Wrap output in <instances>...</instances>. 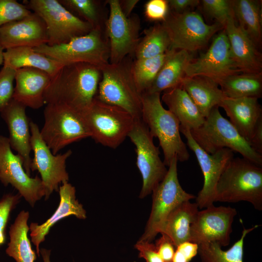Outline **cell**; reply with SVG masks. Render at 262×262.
Segmentation results:
<instances>
[{
    "mask_svg": "<svg viewBox=\"0 0 262 262\" xmlns=\"http://www.w3.org/2000/svg\"><path fill=\"white\" fill-rule=\"evenodd\" d=\"M50 250L44 248L40 249V255L42 256L43 262H50Z\"/></svg>",
    "mask_w": 262,
    "mask_h": 262,
    "instance_id": "c3c4849f",
    "label": "cell"
},
{
    "mask_svg": "<svg viewBox=\"0 0 262 262\" xmlns=\"http://www.w3.org/2000/svg\"><path fill=\"white\" fill-rule=\"evenodd\" d=\"M170 50L157 57L133 61L132 73L137 88L141 94L147 92L152 85Z\"/></svg>",
    "mask_w": 262,
    "mask_h": 262,
    "instance_id": "d590c367",
    "label": "cell"
},
{
    "mask_svg": "<svg viewBox=\"0 0 262 262\" xmlns=\"http://www.w3.org/2000/svg\"><path fill=\"white\" fill-rule=\"evenodd\" d=\"M29 216V212L21 211L10 228L9 242L5 252L16 262H34L36 259V253L28 236Z\"/></svg>",
    "mask_w": 262,
    "mask_h": 262,
    "instance_id": "f546056e",
    "label": "cell"
},
{
    "mask_svg": "<svg viewBox=\"0 0 262 262\" xmlns=\"http://www.w3.org/2000/svg\"><path fill=\"white\" fill-rule=\"evenodd\" d=\"M131 58L128 56L119 63H109L100 68L102 76L95 98L124 109L137 119L142 118V94L133 77Z\"/></svg>",
    "mask_w": 262,
    "mask_h": 262,
    "instance_id": "277c9868",
    "label": "cell"
},
{
    "mask_svg": "<svg viewBox=\"0 0 262 262\" xmlns=\"http://www.w3.org/2000/svg\"><path fill=\"white\" fill-rule=\"evenodd\" d=\"M232 7L237 25L258 48L262 38L260 1L232 0Z\"/></svg>",
    "mask_w": 262,
    "mask_h": 262,
    "instance_id": "4dcf8cb0",
    "label": "cell"
},
{
    "mask_svg": "<svg viewBox=\"0 0 262 262\" xmlns=\"http://www.w3.org/2000/svg\"><path fill=\"white\" fill-rule=\"evenodd\" d=\"M204 12L224 28L228 20L234 16L232 0H200Z\"/></svg>",
    "mask_w": 262,
    "mask_h": 262,
    "instance_id": "8d00e7d4",
    "label": "cell"
},
{
    "mask_svg": "<svg viewBox=\"0 0 262 262\" xmlns=\"http://www.w3.org/2000/svg\"><path fill=\"white\" fill-rule=\"evenodd\" d=\"M101 76L100 68L90 64L65 65L51 78L45 103L66 105L82 113L95 98Z\"/></svg>",
    "mask_w": 262,
    "mask_h": 262,
    "instance_id": "6da1fadb",
    "label": "cell"
},
{
    "mask_svg": "<svg viewBox=\"0 0 262 262\" xmlns=\"http://www.w3.org/2000/svg\"><path fill=\"white\" fill-rule=\"evenodd\" d=\"M0 181L16 189L32 207L45 195L40 178L26 173L22 158L13 152L8 137L3 135H0Z\"/></svg>",
    "mask_w": 262,
    "mask_h": 262,
    "instance_id": "9a60e30c",
    "label": "cell"
},
{
    "mask_svg": "<svg viewBox=\"0 0 262 262\" xmlns=\"http://www.w3.org/2000/svg\"><path fill=\"white\" fill-rule=\"evenodd\" d=\"M21 196L8 193L0 198V248L6 241V228L10 215L19 202Z\"/></svg>",
    "mask_w": 262,
    "mask_h": 262,
    "instance_id": "f35d334b",
    "label": "cell"
},
{
    "mask_svg": "<svg viewBox=\"0 0 262 262\" xmlns=\"http://www.w3.org/2000/svg\"><path fill=\"white\" fill-rule=\"evenodd\" d=\"M256 225L250 228H244L240 238L227 250L215 243L198 245L197 254L200 262H243V248L245 239L249 232L257 228Z\"/></svg>",
    "mask_w": 262,
    "mask_h": 262,
    "instance_id": "836d02e7",
    "label": "cell"
},
{
    "mask_svg": "<svg viewBox=\"0 0 262 262\" xmlns=\"http://www.w3.org/2000/svg\"><path fill=\"white\" fill-rule=\"evenodd\" d=\"M219 106L224 110L230 122L249 143L257 124L262 120V108L258 98L225 97Z\"/></svg>",
    "mask_w": 262,
    "mask_h": 262,
    "instance_id": "cb8c5ba5",
    "label": "cell"
},
{
    "mask_svg": "<svg viewBox=\"0 0 262 262\" xmlns=\"http://www.w3.org/2000/svg\"><path fill=\"white\" fill-rule=\"evenodd\" d=\"M40 135L54 154L67 146L91 137L82 113L63 104H47Z\"/></svg>",
    "mask_w": 262,
    "mask_h": 262,
    "instance_id": "52a82bcc",
    "label": "cell"
},
{
    "mask_svg": "<svg viewBox=\"0 0 262 262\" xmlns=\"http://www.w3.org/2000/svg\"><path fill=\"white\" fill-rule=\"evenodd\" d=\"M23 4L44 21L49 46L66 43L94 29L89 23L72 14L58 0H25Z\"/></svg>",
    "mask_w": 262,
    "mask_h": 262,
    "instance_id": "30bf717a",
    "label": "cell"
},
{
    "mask_svg": "<svg viewBox=\"0 0 262 262\" xmlns=\"http://www.w3.org/2000/svg\"><path fill=\"white\" fill-rule=\"evenodd\" d=\"M168 0H149L144 6L146 17L150 21L163 22L169 12Z\"/></svg>",
    "mask_w": 262,
    "mask_h": 262,
    "instance_id": "60d3db41",
    "label": "cell"
},
{
    "mask_svg": "<svg viewBox=\"0 0 262 262\" xmlns=\"http://www.w3.org/2000/svg\"><path fill=\"white\" fill-rule=\"evenodd\" d=\"M190 131L197 145L209 154L227 148L262 166V155L256 152L230 121L222 115L218 107L211 110L199 127Z\"/></svg>",
    "mask_w": 262,
    "mask_h": 262,
    "instance_id": "5b68a950",
    "label": "cell"
},
{
    "mask_svg": "<svg viewBox=\"0 0 262 262\" xmlns=\"http://www.w3.org/2000/svg\"><path fill=\"white\" fill-rule=\"evenodd\" d=\"M33 49L63 66L85 63L101 68L109 63L110 46L105 30L94 29L65 43L44 44Z\"/></svg>",
    "mask_w": 262,
    "mask_h": 262,
    "instance_id": "8992f818",
    "label": "cell"
},
{
    "mask_svg": "<svg viewBox=\"0 0 262 262\" xmlns=\"http://www.w3.org/2000/svg\"><path fill=\"white\" fill-rule=\"evenodd\" d=\"M144 33L134 54L136 60L157 57L171 49L170 37L162 23L145 29Z\"/></svg>",
    "mask_w": 262,
    "mask_h": 262,
    "instance_id": "d6a6232c",
    "label": "cell"
},
{
    "mask_svg": "<svg viewBox=\"0 0 262 262\" xmlns=\"http://www.w3.org/2000/svg\"><path fill=\"white\" fill-rule=\"evenodd\" d=\"M16 71L5 65L0 70V113L13 99Z\"/></svg>",
    "mask_w": 262,
    "mask_h": 262,
    "instance_id": "ab89813d",
    "label": "cell"
},
{
    "mask_svg": "<svg viewBox=\"0 0 262 262\" xmlns=\"http://www.w3.org/2000/svg\"><path fill=\"white\" fill-rule=\"evenodd\" d=\"M128 137L135 146L136 164L142 178L139 197L151 194L165 177L167 170L160 157L159 147L153 143V137L142 118L135 119Z\"/></svg>",
    "mask_w": 262,
    "mask_h": 262,
    "instance_id": "7c38bea8",
    "label": "cell"
},
{
    "mask_svg": "<svg viewBox=\"0 0 262 262\" xmlns=\"http://www.w3.org/2000/svg\"><path fill=\"white\" fill-rule=\"evenodd\" d=\"M46 24L36 13L5 24L0 29V46L4 49L18 47H37L47 44Z\"/></svg>",
    "mask_w": 262,
    "mask_h": 262,
    "instance_id": "d6986e66",
    "label": "cell"
},
{
    "mask_svg": "<svg viewBox=\"0 0 262 262\" xmlns=\"http://www.w3.org/2000/svg\"><path fill=\"white\" fill-rule=\"evenodd\" d=\"M154 245L158 254L164 262H172L175 246L167 236L162 234Z\"/></svg>",
    "mask_w": 262,
    "mask_h": 262,
    "instance_id": "ee69618b",
    "label": "cell"
},
{
    "mask_svg": "<svg viewBox=\"0 0 262 262\" xmlns=\"http://www.w3.org/2000/svg\"><path fill=\"white\" fill-rule=\"evenodd\" d=\"M216 83L227 98H259L262 97V73L235 74L226 77Z\"/></svg>",
    "mask_w": 262,
    "mask_h": 262,
    "instance_id": "1f68e13d",
    "label": "cell"
},
{
    "mask_svg": "<svg viewBox=\"0 0 262 262\" xmlns=\"http://www.w3.org/2000/svg\"><path fill=\"white\" fill-rule=\"evenodd\" d=\"M237 214L234 208L214 204L198 211L190 227L189 241L198 245L215 243L221 247L228 246Z\"/></svg>",
    "mask_w": 262,
    "mask_h": 262,
    "instance_id": "2e32d148",
    "label": "cell"
},
{
    "mask_svg": "<svg viewBox=\"0 0 262 262\" xmlns=\"http://www.w3.org/2000/svg\"><path fill=\"white\" fill-rule=\"evenodd\" d=\"M58 192L60 202L53 214L42 224L32 222L29 226L31 241L35 246L36 253L38 257L40 256L41 243L45 240L51 228L58 221L70 215H74L80 219L86 218L85 210L76 198L74 186L66 182L59 186Z\"/></svg>",
    "mask_w": 262,
    "mask_h": 262,
    "instance_id": "44dd1931",
    "label": "cell"
},
{
    "mask_svg": "<svg viewBox=\"0 0 262 262\" xmlns=\"http://www.w3.org/2000/svg\"><path fill=\"white\" fill-rule=\"evenodd\" d=\"M193 59V53L182 49H170L153 82L146 92L161 93L180 85L185 76L186 68Z\"/></svg>",
    "mask_w": 262,
    "mask_h": 262,
    "instance_id": "4316f807",
    "label": "cell"
},
{
    "mask_svg": "<svg viewBox=\"0 0 262 262\" xmlns=\"http://www.w3.org/2000/svg\"><path fill=\"white\" fill-rule=\"evenodd\" d=\"M180 85L187 93L205 118L209 115L214 107H219L225 97L218 84L206 77H185Z\"/></svg>",
    "mask_w": 262,
    "mask_h": 262,
    "instance_id": "d4e9b609",
    "label": "cell"
},
{
    "mask_svg": "<svg viewBox=\"0 0 262 262\" xmlns=\"http://www.w3.org/2000/svg\"><path fill=\"white\" fill-rule=\"evenodd\" d=\"M178 162L177 157L173 159L165 177L151 193V212L144 232L138 241L151 242L159 233L169 213L181 202L196 198L195 196L186 192L180 183Z\"/></svg>",
    "mask_w": 262,
    "mask_h": 262,
    "instance_id": "8fae6325",
    "label": "cell"
},
{
    "mask_svg": "<svg viewBox=\"0 0 262 262\" xmlns=\"http://www.w3.org/2000/svg\"><path fill=\"white\" fill-rule=\"evenodd\" d=\"M3 65L15 70L23 67L35 68L53 77L64 66L34 50L30 47L10 48L3 52Z\"/></svg>",
    "mask_w": 262,
    "mask_h": 262,
    "instance_id": "f1b7e54d",
    "label": "cell"
},
{
    "mask_svg": "<svg viewBox=\"0 0 262 262\" xmlns=\"http://www.w3.org/2000/svg\"><path fill=\"white\" fill-rule=\"evenodd\" d=\"M32 12L16 0H0V29L8 23L21 19Z\"/></svg>",
    "mask_w": 262,
    "mask_h": 262,
    "instance_id": "74e56055",
    "label": "cell"
},
{
    "mask_svg": "<svg viewBox=\"0 0 262 262\" xmlns=\"http://www.w3.org/2000/svg\"><path fill=\"white\" fill-rule=\"evenodd\" d=\"M249 144L256 152L262 155V120L257 124Z\"/></svg>",
    "mask_w": 262,
    "mask_h": 262,
    "instance_id": "bcb514c9",
    "label": "cell"
},
{
    "mask_svg": "<svg viewBox=\"0 0 262 262\" xmlns=\"http://www.w3.org/2000/svg\"><path fill=\"white\" fill-rule=\"evenodd\" d=\"M26 108L25 106L13 98L0 113L8 127L11 147L22 158L24 168L30 176L31 134L30 121L27 116Z\"/></svg>",
    "mask_w": 262,
    "mask_h": 262,
    "instance_id": "ffe728a7",
    "label": "cell"
},
{
    "mask_svg": "<svg viewBox=\"0 0 262 262\" xmlns=\"http://www.w3.org/2000/svg\"><path fill=\"white\" fill-rule=\"evenodd\" d=\"M162 24L171 40V49L191 53L204 48L215 34L224 29L215 22L206 24L199 13L186 11L175 13L169 11Z\"/></svg>",
    "mask_w": 262,
    "mask_h": 262,
    "instance_id": "9c48e42d",
    "label": "cell"
},
{
    "mask_svg": "<svg viewBox=\"0 0 262 262\" xmlns=\"http://www.w3.org/2000/svg\"><path fill=\"white\" fill-rule=\"evenodd\" d=\"M31 145L33 152L31 170H37L45 188L47 200L53 191L58 192L60 185L69 180L66 161L72 154L69 149L63 154H54L43 140L37 124L30 121Z\"/></svg>",
    "mask_w": 262,
    "mask_h": 262,
    "instance_id": "5bb4252c",
    "label": "cell"
},
{
    "mask_svg": "<svg viewBox=\"0 0 262 262\" xmlns=\"http://www.w3.org/2000/svg\"><path fill=\"white\" fill-rule=\"evenodd\" d=\"M180 130L186 138L187 146L195 154L203 176V185L196 197V203L199 209L207 208L215 202L216 184L226 165L234 158L233 151L225 148L209 154L196 142L190 130L180 126Z\"/></svg>",
    "mask_w": 262,
    "mask_h": 262,
    "instance_id": "e0dca14e",
    "label": "cell"
},
{
    "mask_svg": "<svg viewBox=\"0 0 262 262\" xmlns=\"http://www.w3.org/2000/svg\"><path fill=\"white\" fill-rule=\"evenodd\" d=\"M240 73L231 59L229 39L223 29L215 34L206 52L188 64L185 77L204 76L217 82L226 77Z\"/></svg>",
    "mask_w": 262,
    "mask_h": 262,
    "instance_id": "ac0fdd59",
    "label": "cell"
},
{
    "mask_svg": "<svg viewBox=\"0 0 262 262\" xmlns=\"http://www.w3.org/2000/svg\"><path fill=\"white\" fill-rule=\"evenodd\" d=\"M69 11L89 23L93 29L105 30L108 16L102 2L97 0H58Z\"/></svg>",
    "mask_w": 262,
    "mask_h": 262,
    "instance_id": "e575fe53",
    "label": "cell"
},
{
    "mask_svg": "<svg viewBox=\"0 0 262 262\" xmlns=\"http://www.w3.org/2000/svg\"><path fill=\"white\" fill-rule=\"evenodd\" d=\"M134 247L139 252V257L144 259L146 262H164L151 242L138 241Z\"/></svg>",
    "mask_w": 262,
    "mask_h": 262,
    "instance_id": "7bdbcfd3",
    "label": "cell"
},
{
    "mask_svg": "<svg viewBox=\"0 0 262 262\" xmlns=\"http://www.w3.org/2000/svg\"><path fill=\"white\" fill-rule=\"evenodd\" d=\"M51 79L48 73L37 68L16 69L13 98L26 107L41 108L45 104L44 95Z\"/></svg>",
    "mask_w": 262,
    "mask_h": 262,
    "instance_id": "603a6c76",
    "label": "cell"
},
{
    "mask_svg": "<svg viewBox=\"0 0 262 262\" xmlns=\"http://www.w3.org/2000/svg\"><path fill=\"white\" fill-rule=\"evenodd\" d=\"M96 143L116 148L126 139L132 128L135 119L124 109L94 98L82 113Z\"/></svg>",
    "mask_w": 262,
    "mask_h": 262,
    "instance_id": "ba28073f",
    "label": "cell"
},
{
    "mask_svg": "<svg viewBox=\"0 0 262 262\" xmlns=\"http://www.w3.org/2000/svg\"><path fill=\"white\" fill-rule=\"evenodd\" d=\"M169 9L172 12L181 13L188 11L190 8L194 7L199 5L200 0H168Z\"/></svg>",
    "mask_w": 262,
    "mask_h": 262,
    "instance_id": "f6af8a7d",
    "label": "cell"
},
{
    "mask_svg": "<svg viewBox=\"0 0 262 262\" xmlns=\"http://www.w3.org/2000/svg\"><path fill=\"white\" fill-rule=\"evenodd\" d=\"M139 1L138 0H119L121 10L126 16H131L132 11Z\"/></svg>",
    "mask_w": 262,
    "mask_h": 262,
    "instance_id": "7dc6e473",
    "label": "cell"
},
{
    "mask_svg": "<svg viewBox=\"0 0 262 262\" xmlns=\"http://www.w3.org/2000/svg\"><path fill=\"white\" fill-rule=\"evenodd\" d=\"M190 201L176 206L168 215L160 230L159 233L167 236L176 247L189 241L190 227L199 211L196 203Z\"/></svg>",
    "mask_w": 262,
    "mask_h": 262,
    "instance_id": "83f0119b",
    "label": "cell"
},
{
    "mask_svg": "<svg viewBox=\"0 0 262 262\" xmlns=\"http://www.w3.org/2000/svg\"><path fill=\"white\" fill-rule=\"evenodd\" d=\"M250 203L262 210V166L242 157L232 158L216 184L214 201Z\"/></svg>",
    "mask_w": 262,
    "mask_h": 262,
    "instance_id": "7a4b0ae2",
    "label": "cell"
},
{
    "mask_svg": "<svg viewBox=\"0 0 262 262\" xmlns=\"http://www.w3.org/2000/svg\"><path fill=\"white\" fill-rule=\"evenodd\" d=\"M176 248L172 262H189L197 254L198 246L196 243L186 241Z\"/></svg>",
    "mask_w": 262,
    "mask_h": 262,
    "instance_id": "b9f144b4",
    "label": "cell"
},
{
    "mask_svg": "<svg viewBox=\"0 0 262 262\" xmlns=\"http://www.w3.org/2000/svg\"><path fill=\"white\" fill-rule=\"evenodd\" d=\"M109 13L105 24V32L110 46L109 63L116 64L125 57L134 55L140 41V21L138 16L127 17L121 10L119 0L105 1Z\"/></svg>",
    "mask_w": 262,
    "mask_h": 262,
    "instance_id": "4fadbf2b",
    "label": "cell"
},
{
    "mask_svg": "<svg viewBox=\"0 0 262 262\" xmlns=\"http://www.w3.org/2000/svg\"><path fill=\"white\" fill-rule=\"evenodd\" d=\"M161 93L142 94V119L154 137L159 140L164 156V163L169 166L177 157L183 162L190 157L186 144L180 134V123L176 116L162 105Z\"/></svg>",
    "mask_w": 262,
    "mask_h": 262,
    "instance_id": "3957f363",
    "label": "cell"
},
{
    "mask_svg": "<svg viewBox=\"0 0 262 262\" xmlns=\"http://www.w3.org/2000/svg\"><path fill=\"white\" fill-rule=\"evenodd\" d=\"M3 52H4V50L0 46V65L3 64V62H4Z\"/></svg>",
    "mask_w": 262,
    "mask_h": 262,
    "instance_id": "681fc988",
    "label": "cell"
},
{
    "mask_svg": "<svg viewBox=\"0 0 262 262\" xmlns=\"http://www.w3.org/2000/svg\"><path fill=\"white\" fill-rule=\"evenodd\" d=\"M162 100L178 119L180 126L195 130L204 122L205 118L180 85L164 91Z\"/></svg>",
    "mask_w": 262,
    "mask_h": 262,
    "instance_id": "484cf974",
    "label": "cell"
},
{
    "mask_svg": "<svg viewBox=\"0 0 262 262\" xmlns=\"http://www.w3.org/2000/svg\"><path fill=\"white\" fill-rule=\"evenodd\" d=\"M224 29L229 43L230 57L237 69L241 73H262V54L238 27L234 16L228 19Z\"/></svg>",
    "mask_w": 262,
    "mask_h": 262,
    "instance_id": "7402d4cb",
    "label": "cell"
}]
</instances>
